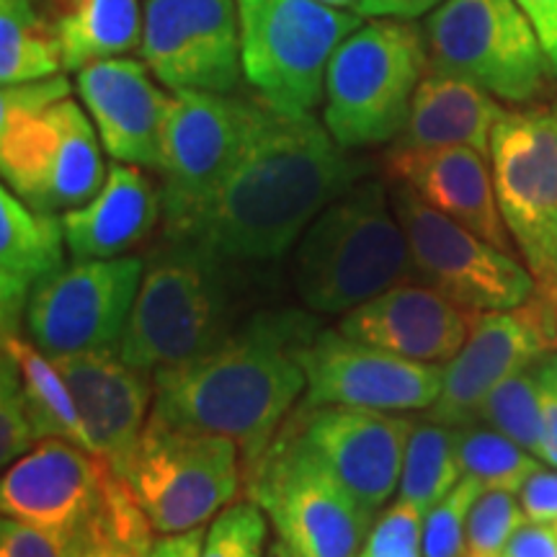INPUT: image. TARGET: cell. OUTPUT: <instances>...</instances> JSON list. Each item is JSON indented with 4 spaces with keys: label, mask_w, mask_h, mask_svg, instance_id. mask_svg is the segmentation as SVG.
<instances>
[{
    "label": "cell",
    "mask_w": 557,
    "mask_h": 557,
    "mask_svg": "<svg viewBox=\"0 0 557 557\" xmlns=\"http://www.w3.org/2000/svg\"><path fill=\"white\" fill-rule=\"evenodd\" d=\"M361 176L364 163L348 156L315 116H289L267 103L238 165L171 240H194L238 263L282 259Z\"/></svg>",
    "instance_id": "cell-1"
},
{
    "label": "cell",
    "mask_w": 557,
    "mask_h": 557,
    "mask_svg": "<svg viewBox=\"0 0 557 557\" xmlns=\"http://www.w3.org/2000/svg\"><path fill=\"white\" fill-rule=\"evenodd\" d=\"M444 0H359L354 11L361 18H400L413 21L438 9Z\"/></svg>",
    "instance_id": "cell-44"
},
{
    "label": "cell",
    "mask_w": 557,
    "mask_h": 557,
    "mask_svg": "<svg viewBox=\"0 0 557 557\" xmlns=\"http://www.w3.org/2000/svg\"><path fill=\"white\" fill-rule=\"evenodd\" d=\"M504 111L496 96L478 83L429 67L418 83L408 120L393 148H472L491 156L493 127Z\"/></svg>",
    "instance_id": "cell-26"
},
{
    "label": "cell",
    "mask_w": 557,
    "mask_h": 557,
    "mask_svg": "<svg viewBox=\"0 0 557 557\" xmlns=\"http://www.w3.org/2000/svg\"><path fill=\"white\" fill-rule=\"evenodd\" d=\"M305 406H354L406 413L429 410L444 385V367L413 361L385 348L320 329L299 354Z\"/></svg>",
    "instance_id": "cell-18"
},
{
    "label": "cell",
    "mask_w": 557,
    "mask_h": 557,
    "mask_svg": "<svg viewBox=\"0 0 557 557\" xmlns=\"http://www.w3.org/2000/svg\"><path fill=\"white\" fill-rule=\"evenodd\" d=\"M34 3H39V0H34Z\"/></svg>",
    "instance_id": "cell-48"
},
{
    "label": "cell",
    "mask_w": 557,
    "mask_h": 557,
    "mask_svg": "<svg viewBox=\"0 0 557 557\" xmlns=\"http://www.w3.org/2000/svg\"><path fill=\"white\" fill-rule=\"evenodd\" d=\"M156 534L135 491L116 475L96 517L86 524L83 557H145Z\"/></svg>",
    "instance_id": "cell-32"
},
{
    "label": "cell",
    "mask_w": 557,
    "mask_h": 557,
    "mask_svg": "<svg viewBox=\"0 0 557 557\" xmlns=\"http://www.w3.org/2000/svg\"><path fill=\"white\" fill-rule=\"evenodd\" d=\"M3 351L16 361L26 406L32 410L39 438H67L90 449L78 406L52 357H47L29 338H21V333L3 336Z\"/></svg>",
    "instance_id": "cell-28"
},
{
    "label": "cell",
    "mask_w": 557,
    "mask_h": 557,
    "mask_svg": "<svg viewBox=\"0 0 557 557\" xmlns=\"http://www.w3.org/2000/svg\"><path fill=\"white\" fill-rule=\"evenodd\" d=\"M62 58L45 13L34 0H0V83L52 78Z\"/></svg>",
    "instance_id": "cell-29"
},
{
    "label": "cell",
    "mask_w": 557,
    "mask_h": 557,
    "mask_svg": "<svg viewBox=\"0 0 557 557\" xmlns=\"http://www.w3.org/2000/svg\"><path fill=\"white\" fill-rule=\"evenodd\" d=\"M120 472L67 438H41L0 480L3 517L45 529L83 532Z\"/></svg>",
    "instance_id": "cell-19"
},
{
    "label": "cell",
    "mask_w": 557,
    "mask_h": 557,
    "mask_svg": "<svg viewBox=\"0 0 557 557\" xmlns=\"http://www.w3.org/2000/svg\"><path fill=\"white\" fill-rule=\"evenodd\" d=\"M524 511L513 493H480L468 519V557H500L513 532L524 524Z\"/></svg>",
    "instance_id": "cell-36"
},
{
    "label": "cell",
    "mask_w": 557,
    "mask_h": 557,
    "mask_svg": "<svg viewBox=\"0 0 557 557\" xmlns=\"http://www.w3.org/2000/svg\"><path fill=\"white\" fill-rule=\"evenodd\" d=\"M267 103L207 90H173L160 145L163 238H173L197 218L220 184L238 165Z\"/></svg>",
    "instance_id": "cell-9"
},
{
    "label": "cell",
    "mask_w": 557,
    "mask_h": 557,
    "mask_svg": "<svg viewBox=\"0 0 557 557\" xmlns=\"http://www.w3.org/2000/svg\"><path fill=\"white\" fill-rule=\"evenodd\" d=\"M385 173L389 181L410 186L429 207L506 253H513L511 233L498 207L493 169L483 152L472 148H389Z\"/></svg>",
    "instance_id": "cell-23"
},
{
    "label": "cell",
    "mask_w": 557,
    "mask_h": 557,
    "mask_svg": "<svg viewBox=\"0 0 557 557\" xmlns=\"http://www.w3.org/2000/svg\"><path fill=\"white\" fill-rule=\"evenodd\" d=\"M297 557H361L372 521L348 491L305 447L292 423L274 438L246 483Z\"/></svg>",
    "instance_id": "cell-11"
},
{
    "label": "cell",
    "mask_w": 557,
    "mask_h": 557,
    "mask_svg": "<svg viewBox=\"0 0 557 557\" xmlns=\"http://www.w3.org/2000/svg\"><path fill=\"white\" fill-rule=\"evenodd\" d=\"M41 442L34 426L32 410L26 406L18 367L9 354L0 359V462L3 468L24 457Z\"/></svg>",
    "instance_id": "cell-37"
},
{
    "label": "cell",
    "mask_w": 557,
    "mask_h": 557,
    "mask_svg": "<svg viewBox=\"0 0 557 557\" xmlns=\"http://www.w3.org/2000/svg\"><path fill=\"white\" fill-rule=\"evenodd\" d=\"M139 58L171 90L233 94L246 78L238 0H148Z\"/></svg>",
    "instance_id": "cell-15"
},
{
    "label": "cell",
    "mask_w": 557,
    "mask_h": 557,
    "mask_svg": "<svg viewBox=\"0 0 557 557\" xmlns=\"http://www.w3.org/2000/svg\"><path fill=\"white\" fill-rule=\"evenodd\" d=\"M320 3L333 5V9H351L354 11V5H357L359 0H320Z\"/></svg>",
    "instance_id": "cell-47"
},
{
    "label": "cell",
    "mask_w": 557,
    "mask_h": 557,
    "mask_svg": "<svg viewBox=\"0 0 557 557\" xmlns=\"http://www.w3.org/2000/svg\"><path fill=\"white\" fill-rule=\"evenodd\" d=\"M426 70V41L413 21L361 24L329 65L323 124L346 150L395 143Z\"/></svg>",
    "instance_id": "cell-5"
},
{
    "label": "cell",
    "mask_w": 557,
    "mask_h": 557,
    "mask_svg": "<svg viewBox=\"0 0 557 557\" xmlns=\"http://www.w3.org/2000/svg\"><path fill=\"white\" fill-rule=\"evenodd\" d=\"M122 478L160 534L207 527L246 485L235 442L156 408Z\"/></svg>",
    "instance_id": "cell-6"
},
{
    "label": "cell",
    "mask_w": 557,
    "mask_h": 557,
    "mask_svg": "<svg viewBox=\"0 0 557 557\" xmlns=\"http://www.w3.org/2000/svg\"><path fill=\"white\" fill-rule=\"evenodd\" d=\"M143 274L137 256L67 263L34 289L26 336L47 357L120 351Z\"/></svg>",
    "instance_id": "cell-14"
},
{
    "label": "cell",
    "mask_w": 557,
    "mask_h": 557,
    "mask_svg": "<svg viewBox=\"0 0 557 557\" xmlns=\"http://www.w3.org/2000/svg\"><path fill=\"white\" fill-rule=\"evenodd\" d=\"M207 527L186 529V532L173 534H156L145 557H201L205 549Z\"/></svg>",
    "instance_id": "cell-45"
},
{
    "label": "cell",
    "mask_w": 557,
    "mask_h": 557,
    "mask_svg": "<svg viewBox=\"0 0 557 557\" xmlns=\"http://www.w3.org/2000/svg\"><path fill=\"white\" fill-rule=\"evenodd\" d=\"M483 485L462 478L447 498L423 517V557H468V519Z\"/></svg>",
    "instance_id": "cell-35"
},
{
    "label": "cell",
    "mask_w": 557,
    "mask_h": 557,
    "mask_svg": "<svg viewBox=\"0 0 557 557\" xmlns=\"http://www.w3.org/2000/svg\"><path fill=\"white\" fill-rule=\"evenodd\" d=\"M519 504L529 521L557 524V468H540L529 475L519 491Z\"/></svg>",
    "instance_id": "cell-40"
},
{
    "label": "cell",
    "mask_w": 557,
    "mask_h": 557,
    "mask_svg": "<svg viewBox=\"0 0 557 557\" xmlns=\"http://www.w3.org/2000/svg\"><path fill=\"white\" fill-rule=\"evenodd\" d=\"M86 529H45L26 521L3 517L0 524V557H83Z\"/></svg>",
    "instance_id": "cell-39"
},
{
    "label": "cell",
    "mask_w": 557,
    "mask_h": 557,
    "mask_svg": "<svg viewBox=\"0 0 557 557\" xmlns=\"http://www.w3.org/2000/svg\"><path fill=\"white\" fill-rule=\"evenodd\" d=\"M0 173L26 207L60 214L94 199L109 169L86 107L67 96L37 111L0 114Z\"/></svg>",
    "instance_id": "cell-12"
},
{
    "label": "cell",
    "mask_w": 557,
    "mask_h": 557,
    "mask_svg": "<svg viewBox=\"0 0 557 557\" xmlns=\"http://www.w3.org/2000/svg\"><path fill=\"white\" fill-rule=\"evenodd\" d=\"M410 278L413 256L382 181L354 184L297 240L295 289L315 315H346Z\"/></svg>",
    "instance_id": "cell-3"
},
{
    "label": "cell",
    "mask_w": 557,
    "mask_h": 557,
    "mask_svg": "<svg viewBox=\"0 0 557 557\" xmlns=\"http://www.w3.org/2000/svg\"><path fill=\"white\" fill-rule=\"evenodd\" d=\"M150 75L143 60L109 58L78 70L75 88L103 150L120 163L158 171L173 94L160 90Z\"/></svg>",
    "instance_id": "cell-21"
},
{
    "label": "cell",
    "mask_w": 557,
    "mask_h": 557,
    "mask_svg": "<svg viewBox=\"0 0 557 557\" xmlns=\"http://www.w3.org/2000/svg\"><path fill=\"white\" fill-rule=\"evenodd\" d=\"M555 527H557V524H555Z\"/></svg>",
    "instance_id": "cell-49"
},
{
    "label": "cell",
    "mask_w": 557,
    "mask_h": 557,
    "mask_svg": "<svg viewBox=\"0 0 557 557\" xmlns=\"http://www.w3.org/2000/svg\"><path fill=\"white\" fill-rule=\"evenodd\" d=\"M537 32L549 70L557 78V0H517Z\"/></svg>",
    "instance_id": "cell-43"
},
{
    "label": "cell",
    "mask_w": 557,
    "mask_h": 557,
    "mask_svg": "<svg viewBox=\"0 0 557 557\" xmlns=\"http://www.w3.org/2000/svg\"><path fill=\"white\" fill-rule=\"evenodd\" d=\"M41 13L62 58V70L139 52L145 13L137 0H41Z\"/></svg>",
    "instance_id": "cell-27"
},
{
    "label": "cell",
    "mask_w": 557,
    "mask_h": 557,
    "mask_svg": "<svg viewBox=\"0 0 557 557\" xmlns=\"http://www.w3.org/2000/svg\"><path fill=\"white\" fill-rule=\"evenodd\" d=\"M555 312H557V310H555Z\"/></svg>",
    "instance_id": "cell-50"
},
{
    "label": "cell",
    "mask_w": 557,
    "mask_h": 557,
    "mask_svg": "<svg viewBox=\"0 0 557 557\" xmlns=\"http://www.w3.org/2000/svg\"><path fill=\"white\" fill-rule=\"evenodd\" d=\"M267 511L250 498L233 500L207 527L201 557H267Z\"/></svg>",
    "instance_id": "cell-34"
},
{
    "label": "cell",
    "mask_w": 557,
    "mask_h": 557,
    "mask_svg": "<svg viewBox=\"0 0 557 557\" xmlns=\"http://www.w3.org/2000/svg\"><path fill=\"white\" fill-rule=\"evenodd\" d=\"M472 315L462 305L426 284H395L338 320L348 338L380 346L398 357L442 364L451 361L470 336Z\"/></svg>",
    "instance_id": "cell-22"
},
{
    "label": "cell",
    "mask_w": 557,
    "mask_h": 557,
    "mask_svg": "<svg viewBox=\"0 0 557 557\" xmlns=\"http://www.w3.org/2000/svg\"><path fill=\"white\" fill-rule=\"evenodd\" d=\"M455 447L462 478L478 480L483 491L519 493L529 475L542 468V459L483 421L457 426Z\"/></svg>",
    "instance_id": "cell-31"
},
{
    "label": "cell",
    "mask_w": 557,
    "mask_h": 557,
    "mask_svg": "<svg viewBox=\"0 0 557 557\" xmlns=\"http://www.w3.org/2000/svg\"><path fill=\"white\" fill-rule=\"evenodd\" d=\"M361 557H423V513L398 498L380 513Z\"/></svg>",
    "instance_id": "cell-38"
},
{
    "label": "cell",
    "mask_w": 557,
    "mask_h": 557,
    "mask_svg": "<svg viewBox=\"0 0 557 557\" xmlns=\"http://www.w3.org/2000/svg\"><path fill=\"white\" fill-rule=\"evenodd\" d=\"M500 557H557V527L524 521L508 540Z\"/></svg>",
    "instance_id": "cell-42"
},
{
    "label": "cell",
    "mask_w": 557,
    "mask_h": 557,
    "mask_svg": "<svg viewBox=\"0 0 557 557\" xmlns=\"http://www.w3.org/2000/svg\"><path fill=\"white\" fill-rule=\"evenodd\" d=\"M52 361L73 393L90 451L124 475L152 413L156 374L129 367L120 351L67 354Z\"/></svg>",
    "instance_id": "cell-20"
},
{
    "label": "cell",
    "mask_w": 557,
    "mask_h": 557,
    "mask_svg": "<svg viewBox=\"0 0 557 557\" xmlns=\"http://www.w3.org/2000/svg\"><path fill=\"white\" fill-rule=\"evenodd\" d=\"M557 348V312L534 295L513 310L475 312L470 336L444 367V385L426 418L444 426L478 421L491 389Z\"/></svg>",
    "instance_id": "cell-16"
},
{
    "label": "cell",
    "mask_w": 557,
    "mask_h": 557,
    "mask_svg": "<svg viewBox=\"0 0 557 557\" xmlns=\"http://www.w3.org/2000/svg\"><path fill=\"white\" fill-rule=\"evenodd\" d=\"M491 169L513 246L557 310V103L504 111L493 127Z\"/></svg>",
    "instance_id": "cell-10"
},
{
    "label": "cell",
    "mask_w": 557,
    "mask_h": 557,
    "mask_svg": "<svg viewBox=\"0 0 557 557\" xmlns=\"http://www.w3.org/2000/svg\"><path fill=\"white\" fill-rule=\"evenodd\" d=\"M235 263L194 240L165 238L145 261L120 357L158 372L220 344L243 320Z\"/></svg>",
    "instance_id": "cell-4"
},
{
    "label": "cell",
    "mask_w": 557,
    "mask_h": 557,
    "mask_svg": "<svg viewBox=\"0 0 557 557\" xmlns=\"http://www.w3.org/2000/svg\"><path fill=\"white\" fill-rule=\"evenodd\" d=\"M62 214L26 207L9 186L0 191V329L3 336L24 331L34 289L65 269Z\"/></svg>",
    "instance_id": "cell-25"
},
{
    "label": "cell",
    "mask_w": 557,
    "mask_h": 557,
    "mask_svg": "<svg viewBox=\"0 0 557 557\" xmlns=\"http://www.w3.org/2000/svg\"><path fill=\"white\" fill-rule=\"evenodd\" d=\"M320 329L297 308L253 312L220 344L152 372V408L235 442L248 483L308 387L299 354Z\"/></svg>",
    "instance_id": "cell-2"
},
{
    "label": "cell",
    "mask_w": 557,
    "mask_h": 557,
    "mask_svg": "<svg viewBox=\"0 0 557 557\" xmlns=\"http://www.w3.org/2000/svg\"><path fill=\"white\" fill-rule=\"evenodd\" d=\"M389 201L421 284L470 312L513 310L537 295L527 263L429 207L410 186L393 181Z\"/></svg>",
    "instance_id": "cell-13"
},
{
    "label": "cell",
    "mask_w": 557,
    "mask_h": 557,
    "mask_svg": "<svg viewBox=\"0 0 557 557\" xmlns=\"http://www.w3.org/2000/svg\"><path fill=\"white\" fill-rule=\"evenodd\" d=\"M413 426L410 416L354 406H302L292 421L305 447L346 487L372 524L398 491Z\"/></svg>",
    "instance_id": "cell-17"
},
{
    "label": "cell",
    "mask_w": 557,
    "mask_h": 557,
    "mask_svg": "<svg viewBox=\"0 0 557 557\" xmlns=\"http://www.w3.org/2000/svg\"><path fill=\"white\" fill-rule=\"evenodd\" d=\"M429 67L468 78L506 103H532L553 75L517 0H444L423 21Z\"/></svg>",
    "instance_id": "cell-8"
},
{
    "label": "cell",
    "mask_w": 557,
    "mask_h": 557,
    "mask_svg": "<svg viewBox=\"0 0 557 557\" xmlns=\"http://www.w3.org/2000/svg\"><path fill=\"white\" fill-rule=\"evenodd\" d=\"M267 557H297V555L292 553V549H289L287 545H284L282 540H276V542H271V545H269Z\"/></svg>",
    "instance_id": "cell-46"
},
{
    "label": "cell",
    "mask_w": 557,
    "mask_h": 557,
    "mask_svg": "<svg viewBox=\"0 0 557 557\" xmlns=\"http://www.w3.org/2000/svg\"><path fill=\"white\" fill-rule=\"evenodd\" d=\"M478 421L487 423L500 434L521 444L534 457L547 462L545 418H542V398L537 367H527L506 377L487 395L480 408Z\"/></svg>",
    "instance_id": "cell-33"
},
{
    "label": "cell",
    "mask_w": 557,
    "mask_h": 557,
    "mask_svg": "<svg viewBox=\"0 0 557 557\" xmlns=\"http://www.w3.org/2000/svg\"><path fill=\"white\" fill-rule=\"evenodd\" d=\"M534 367H537L542 418H545L547 465L557 468V348L534 361Z\"/></svg>",
    "instance_id": "cell-41"
},
{
    "label": "cell",
    "mask_w": 557,
    "mask_h": 557,
    "mask_svg": "<svg viewBox=\"0 0 557 557\" xmlns=\"http://www.w3.org/2000/svg\"><path fill=\"white\" fill-rule=\"evenodd\" d=\"M462 470L457 462L455 429L434 421H416L403 459L398 498L413 504L426 517L438 500L455 491Z\"/></svg>",
    "instance_id": "cell-30"
},
{
    "label": "cell",
    "mask_w": 557,
    "mask_h": 557,
    "mask_svg": "<svg viewBox=\"0 0 557 557\" xmlns=\"http://www.w3.org/2000/svg\"><path fill=\"white\" fill-rule=\"evenodd\" d=\"M243 75L263 103L289 116L325 99L333 54L364 21L320 0H238Z\"/></svg>",
    "instance_id": "cell-7"
},
{
    "label": "cell",
    "mask_w": 557,
    "mask_h": 557,
    "mask_svg": "<svg viewBox=\"0 0 557 557\" xmlns=\"http://www.w3.org/2000/svg\"><path fill=\"white\" fill-rule=\"evenodd\" d=\"M160 214L163 199L145 169L116 160L94 199L62 212L70 256L73 261L120 259L150 238Z\"/></svg>",
    "instance_id": "cell-24"
}]
</instances>
